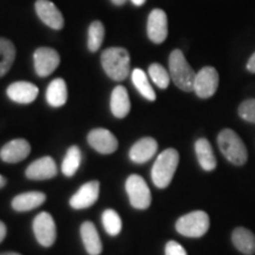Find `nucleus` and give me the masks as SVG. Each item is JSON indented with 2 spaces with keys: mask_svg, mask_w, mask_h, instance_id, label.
I'll return each mask as SVG.
<instances>
[{
  "mask_svg": "<svg viewBox=\"0 0 255 255\" xmlns=\"http://www.w3.org/2000/svg\"><path fill=\"white\" fill-rule=\"evenodd\" d=\"M102 66L105 73L116 82H122L129 76L130 55L123 47H110L101 56Z\"/></svg>",
  "mask_w": 255,
  "mask_h": 255,
  "instance_id": "1",
  "label": "nucleus"
},
{
  "mask_svg": "<svg viewBox=\"0 0 255 255\" xmlns=\"http://www.w3.org/2000/svg\"><path fill=\"white\" fill-rule=\"evenodd\" d=\"M180 162L178 151L173 148L165 149L157 156L151 169V180L159 189H164L170 184Z\"/></svg>",
  "mask_w": 255,
  "mask_h": 255,
  "instance_id": "2",
  "label": "nucleus"
},
{
  "mask_svg": "<svg viewBox=\"0 0 255 255\" xmlns=\"http://www.w3.org/2000/svg\"><path fill=\"white\" fill-rule=\"evenodd\" d=\"M169 75L178 89L186 92L194 91L196 73L181 50H174L169 56Z\"/></svg>",
  "mask_w": 255,
  "mask_h": 255,
  "instance_id": "3",
  "label": "nucleus"
},
{
  "mask_svg": "<svg viewBox=\"0 0 255 255\" xmlns=\"http://www.w3.org/2000/svg\"><path fill=\"white\" fill-rule=\"evenodd\" d=\"M218 144L222 155L235 165H242L247 162L248 152L245 143L237 132L232 129H223L218 136Z\"/></svg>",
  "mask_w": 255,
  "mask_h": 255,
  "instance_id": "4",
  "label": "nucleus"
},
{
  "mask_svg": "<svg viewBox=\"0 0 255 255\" xmlns=\"http://www.w3.org/2000/svg\"><path fill=\"white\" fill-rule=\"evenodd\" d=\"M209 216L203 210H195L181 216L176 222V231L188 238H201L209 229Z\"/></svg>",
  "mask_w": 255,
  "mask_h": 255,
  "instance_id": "5",
  "label": "nucleus"
},
{
  "mask_svg": "<svg viewBox=\"0 0 255 255\" xmlns=\"http://www.w3.org/2000/svg\"><path fill=\"white\" fill-rule=\"evenodd\" d=\"M130 205L136 209H146L151 205V193L145 180L139 175H130L126 182Z\"/></svg>",
  "mask_w": 255,
  "mask_h": 255,
  "instance_id": "6",
  "label": "nucleus"
},
{
  "mask_svg": "<svg viewBox=\"0 0 255 255\" xmlns=\"http://www.w3.org/2000/svg\"><path fill=\"white\" fill-rule=\"evenodd\" d=\"M33 233L38 244L43 247H50L57 238L56 223L49 213H39L33 220Z\"/></svg>",
  "mask_w": 255,
  "mask_h": 255,
  "instance_id": "7",
  "label": "nucleus"
},
{
  "mask_svg": "<svg viewBox=\"0 0 255 255\" xmlns=\"http://www.w3.org/2000/svg\"><path fill=\"white\" fill-rule=\"evenodd\" d=\"M219 88V72L213 66H205L196 73L194 91L200 98H209Z\"/></svg>",
  "mask_w": 255,
  "mask_h": 255,
  "instance_id": "8",
  "label": "nucleus"
},
{
  "mask_svg": "<svg viewBox=\"0 0 255 255\" xmlns=\"http://www.w3.org/2000/svg\"><path fill=\"white\" fill-rule=\"evenodd\" d=\"M34 70L39 77H47L58 68L60 56L55 49L51 47H38L33 53Z\"/></svg>",
  "mask_w": 255,
  "mask_h": 255,
  "instance_id": "9",
  "label": "nucleus"
},
{
  "mask_svg": "<svg viewBox=\"0 0 255 255\" xmlns=\"http://www.w3.org/2000/svg\"><path fill=\"white\" fill-rule=\"evenodd\" d=\"M148 37L152 43L162 44L168 36V18L163 9L155 8L149 14L146 24Z\"/></svg>",
  "mask_w": 255,
  "mask_h": 255,
  "instance_id": "10",
  "label": "nucleus"
},
{
  "mask_svg": "<svg viewBox=\"0 0 255 255\" xmlns=\"http://www.w3.org/2000/svg\"><path fill=\"white\" fill-rule=\"evenodd\" d=\"M88 142L91 148L103 155L113 154L119 148V141L114 133L102 128L94 129L89 132Z\"/></svg>",
  "mask_w": 255,
  "mask_h": 255,
  "instance_id": "11",
  "label": "nucleus"
},
{
  "mask_svg": "<svg viewBox=\"0 0 255 255\" xmlns=\"http://www.w3.org/2000/svg\"><path fill=\"white\" fill-rule=\"evenodd\" d=\"M100 196V182L91 181L79 188L77 193L70 199V206L73 209H85L91 207Z\"/></svg>",
  "mask_w": 255,
  "mask_h": 255,
  "instance_id": "12",
  "label": "nucleus"
},
{
  "mask_svg": "<svg viewBox=\"0 0 255 255\" xmlns=\"http://www.w3.org/2000/svg\"><path fill=\"white\" fill-rule=\"evenodd\" d=\"M36 12L40 20L49 27L53 28V30L63 28L64 17L52 1H50V0H37Z\"/></svg>",
  "mask_w": 255,
  "mask_h": 255,
  "instance_id": "13",
  "label": "nucleus"
},
{
  "mask_svg": "<svg viewBox=\"0 0 255 255\" xmlns=\"http://www.w3.org/2000/svg\"><path fill=\"white\" fill-rule=\"evenodd\" d=\"M31 145L26 139H12L0 149V158L6 163H18L30 155Z\"/></svg>",
  "mask_w": 255,
  "mask_h": 255,
  "instance_id": "14",
  "label": "nucleus"
},
{
  "mask_svg": "<svg viewBox=\"0 0 255 255\" xmlns=\"http://www.w3.org/2000/svg\"><path fill=\"white\" fill-rule=\"evenodd\" d=\"M58 170H57V164L55 159L50 156L41 157L32 163L26 168L25 175L28 180H49V178L55 177Z\"/></svg>",
  "mask_w": 255,
  "mask_h": 255,
  "instance_id": "15",
  "label": "nucleus"
},
{
  "mask_svg": "<svg viewBox=\"0 0 255 255\" xmlns=\"http://www.w3.org/2000/svg\"><path fill=\"white\" fill-rule=\"evenodd\" d=\"M8 98L19 104H30L38 97L39 90L30 82H14L6 90Z\"/></svg>",
  "mask_w": 255,
  "mask_h": 255,
  "instance_id": "16",
  "label": "nucleus"
},
{
  "mask_svg": "<svg viewBox=\"0 0 255 255\" xmlns=\"http://www.w3.org/2000/svg\"><path fill=\"white\" fill-rule=\"evenodd\" d=\"M157 149L158 144L155 138L144 137V138H141L131 146L129 151V157L133 163H145L149 159L154 157L156 152H157Z\"/></svg>",
  "mask_w": 255,
  "mask_h": 255,
  "instance_id": "17",
  "label": "nucleus"
},
{
  "mask_svg": "<svg viewBox=\"0 0 255 255\" xmlns=\"http://www.w3.org/2000/svg\"><path fill=\"white\" fill-rule=\"evenodd\" d=\"M110 109L116 119H124L130 113L131 104H130L129 95H128L127 89L122 85H119L113 90L110 100Z\"/></svg>",
  "mask_w": 255,
  "mask_h": 255,
  "instance_id": "18",
  "label": "nucleus"
},
{
  "mask_svg": "<svg viewBox=\"0 0 255 255\" xmlns=\"http://www.w3.org/2000/svg\"><path fill=\"white\" fill-rule=\"evenodd\" d=\"M81 237L89 255H100L102 253L103 246L100 234L91 221H85L81 226Z\"/></svg>",
  "mask_w": 255,
  "mask_h": 255,
  "instance_id": "19",
  "label": "nucleus"
},
{
  "mask_svg": "<svg viewBox=\"0 0 255 255\" xmlns=\"http://www.w3.org/2000/svg\"><path fill=\"white\" fill-rule=\"evenodd\" d=\"M46 201V195L41 191H27L19 194L12 200V208L15 212H28L36 209Z\"/></svg>",
  "mask_w": 255,
  "mask_h": 255,
  "instance_id": "20",
  "label": "nucleus"
},
{
  "mask_svg": "<svg viewBox=\"0 0 255 255\" xmlns=\"http://www.w3.org/2000/svg\"><path fill=\"white\" fill-rule=\"evenodd\" d=\"M195 152L201 168L206 171L214 170L218 165L213 146L207 138H200L195 143Z\"/></svg>",
  "mask_w": 255,
  "mask_h": 255,
  "instance_id": "21",
  "label": "nucleus"
},
{
  "mask_svg": "<svg viewBox=\"0 0 255 255\" xmlns=\"http://www.w3.org/2000/svg\"><path fill=\"white\" fill-rule=\"evenodd\" d=\"M232 241L242 254L253 255L255 253V235L250 229L245 227L234 229L232 234Z\"/></svg>",
  "mask_w": 255,
  "mask_h": 255,
  "instance_id": "22",
  "label": "nucleus"
},
{
  "mask_svg": "<svg viewBox=\"0 0 255 255\" xmlns=\"http://www.w3.org/2000/svg\"><path fill=\"white\" fill-rule=\"evenodd\" d=\"M46 101L51 107H63L68 101V88L66 83L62 78L53 79L46 90Z\"/></svg>",
  "mask_w": 255,
  "mask_h": 255,
  "instance_id": "23",
  "label": "nucleus"
},
{
  "mask_svg": "<svg viewBox=\"0 0 255 255\" xmlns=\"http://www.w3.org/2000/svg\"><path fill=\"white\" fill-rule=\"evenodd\" d=\"M15 60V46L11 40L0 38V77L9 71Z\"/></svg>",
  "mask_w": 255,
  "mask_h": 255,
  "instance_id": "24",
  "label": "nucleus"
},
{
  "mask_svg": "<svg viewBox=\"0 0 255 255\" xmlns=\"http://www.w3.org/2000/svg\"><path fill=\"white\" fill-rule=\"evenodd\" d=\"M131 79L133 85L137 89V91L141 94L145 100L148 101H155L156 100V94L152 89L150 82H149L148 76L146 73L141 69H135L131 73Z\"/></svg>",
  "mask_w": 255,
  "mask_h": 255,
  "instance_id": "25",
  "label": "nucleus"
},
{
  "mask_svg": "<svg viewBox=\"0 0 255 255\" xmlns=\"http://www.w3.org/2000/svg\"><path fill=\"white\" fill-rule=\"evenodd\" d=\"M82 162V152L77 145L70 146L62 162V171L66 177H72L77 173Z\"/></svg>",
  "mask_w": 255,
  "mask_h": 255,
  "instance_id": "26",
  "label": "nucleus"
},
{
  "mask_svg": "<svg viewBox=\"0 0 255 255\" xmlns=\"http://www.w3.org/2000/svg\"><path fill=\"white\" fill-rule=\"evenodd\" d=\"M102 223L105 232L111 237H117L122 231V220L116 210L105 209L102 214Z\"/></svg>",
  "mask_w": 255,
  "mask_h": 255,
  "instance_id": "27",
  "label": "nucleus"
},
{
  "mask_svg": "<svg viewBox=\"0 0 255 255\" xmlns=\"http://www.w3.org/2000/svg\"><path fill=\"white\" fill-rule=\"evenodd\" d=\"M104 25L101 21L96 20L89 27V37H88V47L91 52H96L100 50L104 40Z\"/></svg>",
  "mask_w": 255,
  "mask_h": 255,
  "instance_id": "28",
  "label": "nucleus"
},
{
  "mask_svg": "<svg viewBox=\"0 0 255 255\" xmlns=\"http://www.w3.org/2000/svg\"><path fill=\"white\" fill-rule=\"evenodd\" d=\"M148 73L150 76L151 81L154 82V84L157 85L159 89H167L169 87V83H170L171 79L170 75L161 64H151L148 69Z\"/></svg>",
  "mask_w": 255,
  "mask_h": 255,
  "instance_id": "29",
  "label": "nucleus"
},
{
  "mask_svg": "<svg viewBox=\"0 0 255 255\" xmlns=\"http://www.w3.org/2000/svg\"><path fill=\"white\" fill-rule=\"evenodd\" d=\"M239 115L242 120L255 123V100H247L242 102L239 107Z\"/></svg>",
  "mask_w": 255,
  "mask_h": 255,
  "instance_id": "30",
  "label": "nucleus"
},
{
  "mask_svg": "<svg viewBox=\"0 0 255 255\" xmlns=\"http://www.w3.org/2000/svg\"><path fill=\"white\" fill-rule=\"evenodd\" d=\"M165 255H188L184 248L176 241H169L165 245Z\"/></svg>",
  "mask_w": 255,
  "mask_h": 255,
  "instance_id": "31",
  "label": "nucleus"
},
{
  "mask_svg": "<svg viewBox=\"0 0 255 255\" xmlns=\"http://www.w3.org/2000/svg\"><path fill=\"white\" fill-rule=\"evenodd\" d=\"M247 70L252 73H255V52L251 56L250 60L247 62Z\"/></svg>",
  "mask_w": 255,
  "mask_h": 255,
  "instance_id": "32",
  "label": "nucleus"
},
{
  "mask_svg": "<svg viewBox=\"0 0 255 255\" xmlns=\"http://www.w3.org/2000/svg\"><path fill=\"white\" fill-rule=\"evenodd\" d=\"M6 234H7V228H6L4 222L0 221V242L4 241V239L6 238Z\"/></svg>",
  "mask_w": 255,
  "mask_h": 255,
  "instance_id": "33",
  "label": "nucleus"
},
{
  "mask_svg": "<svg viewBox=\"0 0 255 255\" xmlns=\"http://www.w3.org/2000/svg\"><path fill=\"white\" fill-rule=\"evenodd\" d=\"M6 183H7V178L2 176V175H0V189L4 188L6 186Z\"/></svg>",
  "mask_w": 255,
  "mask_h": 255,
  "instance_id": "34",
  "label": "nucleus"
},
{
  "mask_svg": "<svg viewBox=\"0 0 255 255\" xmlns=\"http://www.w3.org/2000/svg\"><path fill=\"white\" fill-rule=\"evenodd\" d=\"M131 2L136 6H142L145 2V0H131Z\"/></svg>",
  "mask_w": 255,
  "mask_h": 255,
  "instance_id": "35",
  "label": "nucleus"
},
{
  "mask_svg": "<svg viewBox=\"0 0 255 255\" xmlns=\"http://www.w3.org/2000/svg\"><path fill=\"white\" fill-rule=\"evenodd\" d=\"M111 1L114 2L115 5L117 6H121V5H124L127 2V0H111Z\"/></svg>",
  "mask_w": 255,
  "mask_h": 255,
  "instance_id": "36",
  "label": "nucleus"
},
{
  "mask_svg": "<svg viewBox=\"0 0 255 255\" xmlns=\"http://www.w3.org/2000/svg\"><path fill=\"white\" fill-rule=\"evenodd\" d=\"M0 255H21L19 253H13V252H7V253H1Z\"/></svg>",
  "mask_w": 255,
  "mask_h": 255,
  "instance_id": "37",
  "label": "nucleus"
}]
</instances>
